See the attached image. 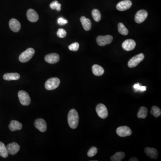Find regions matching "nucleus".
Listing matches in <instances>:
<instances>
[{
	"label": "nucleus",
	"mask_w": 161,
	"mask_h": 161,
	"mask_svg": "<svg viewBox=\"0 0 161 161\" xmlns=\"http://www.w3.org/2000/svg\"><path fill=\"white\" fill-rule=\"evenodd\" d=\"M27 18L30 22L34 23L39 19V15L34 10L30 9L28 10L27 13Z\"/></svg>",
	"instance_id": "obj_17"
},
{
	"label": "nucleus",
	"mask_w": 161,
	"mask_h": 161,
	"mask_svg": "<svg viewBox=\"0 0 161 161\" xmlns=\"http://www.w3.org/2000/svg\"><path fill=\"white\" fill-rule=\"evenodd\" d=\"M79 117L78 114L75 109L70 110L68 115V121L69 127L72 129H75L78 125Z\"/></svg>",
	"instance_id": "obj_1"
},
{
	"label": "nucleus",
	"mask_w": 161,
	"mask_h": 161,
	"mask_svg": "<svg viewBox=\"0 0 161 161\" xmlns=\"http://www.w3.org/2000/svg\"><path fill=\"white\" fill-rule=\"evenodd\" d=\"M138 158H137L136 157H133L132 158H131L130 159H129V161H138Z\"/></svg>",
	"instance_id": "obj_34"
},
{
	"label": "nucleus",
	"mask_w": 161,
	"mask_h": 161,
	"mask_svg": "<svg viewBox=\"0 0 161 161\" xmlns=\"http://www.w3.org/2000/svg\"><path fill=\"white\" fill-rule=\"evenodd\" d=\"M96 111L98 116L102 119H106L108 116V112L107 108L102 103L98 104L96 107Z\"/></svg>",
	"instance_id": "obj_7"
},
{
	"label": "nucleus",
	"mask_w": 161,
	"mask_h": 161,
	"mask_svg": "<svg viewBox=\"0 0 161 161\" xmlns=\"http://www.w3.org/2000/svg\"><path fill=\"white\" fill-rule=\"evenodd\" d=\"M98 152V149L95 147H93L89 149L87 152V155L89 157H92L95 156Z\"/></svg>",
	"instance_id": "obj_29"
},
{
	"label": "nucleus",
	"mask_w": 161,
	"mask_h": 161,
	"mask_svg": "<svg viewBox=\"0 0 161 161\" xmlns=\"http://www.w3.org/2000/svg\"><path fill=\"white\" fill-rule=\"evenodd\" d=\"M136 42L133 39H128L125 40L122 44V47L127 51H130L134 49L136 47Z\"/></svg>",
	"instance_id": "obj_13"
},
{
	"label": "nucleus",
	"mask_w": 161,
	"mask_h": 161,
	"mask_svg": "<svg viewBox=\"0 0 161 161\" xmlns=\"http://www.w3.org/2000/svg\"><path fill=\"white\" fill-rule=\"evenodd\" d=\"M20 78L18 73H7L3 76V79L6 80H18Z\"/></svg>",
	"instance_id": "obj_20"
},
{
	"label": "nucleus",
	"mask_w": 161,
	"mask_h": 161,
	"mask_svg": "<svg viewBox=\"0 0 161 161\" xmlns=\"http://www.w3.org/2000/svg\"><path fill=\"white\" fill-rule=\"evenodd\" d=\"M60 84V80L58 78H51L47 80L45 83V87L47 90H53L57 88Z\"/></svg>",
	"instance_id": "obj_3"
},
{
	"label": "nucleus",
	"mask_w": 161,
	"mask_h": 161,
	"mask_svg": "<svg viewBox=\"0 0 161 161\" xmlns=\"http://www.w3.org/2000/svg\"><path fill=\"white\" fill-rule=\"evenodd\" d=\"M144 58V56L143 53H140L136 55L129 61L128 64V66L131 68L136 67L140 62L142 61Z\"/></svg>",
	"instance_id": "obj_4"
},
{
	"label": "nucleus",
	"mask_w": 161,
	"mask_h": 161,
	"mask_svg": "<svg viewBox=\"0 0 161 161\" xmlns=\"http://www.w3.org/2000/svg\"><path fill=\"white\" fill-rule=\"evenodd\" d=\"M92 72L95 76H100L103 74L104 70L101 66L98 65H94L92 68Z\"/></svg>",
	"instance_id": "obj_21"
},
{
	"label": "nucleus",
	"mask_w": 161,
	"mask_h": 161,
	"mask_svg": "<svg viewBox=\"0 0 161 161\" xmlns=\"http://www.w3.org/2000/svg\"><path fill=\"white\" fill-rule=\"evenodd\" d=\"M9 26L10 29L15 32H19L21 29V24L17 19H11L10 20L9 22Z\"/></svg>",
	"instance_id": "obj_16"
},
{
	"label": "nucleus",
	"mask_w": 161,
	"mask_h": 161,
	"mask_svg": "<svg viewBox=\"0 0 161 161\" xmlns=\"http://www.w3.org/2000/svg\"><path fill=\"white\" fill-rule=\"evenodd\" d=\"M148 16V12L144 10H140L136 14L135 21L137 23H141L147 19Z\"/></svg>",
	"instance_id": "obj_9"
},
{
	"label": "nucleus",
	"mask_w": 161,
	"mask_h": 161,
	"mask_svg": "<svg viewBox=\"0 0 161 161\" xmlns=\"http://www.w3.org/2000/svg\"><path fill=\"white\" fill-rule=\"evenodd\" d=\"M148 109L145 107H142L140 108L137 116L139 119H145L147 116Z\"/></svg>",
	"instance_id": "obj_22"
},
{
	"label": "nucleus",
	"mask_w": 161,
	"mask_h": 161,
	"mask_svg": "<svg viewBox=\"0 0 161 161\" xmlns=\"http://www.w3.org/2000/svg\"><path fill=\"white\" fill-rule=\"evenodd\" d=\"M22 124L16 120L11 121L9 125V129L11 131L14 132L16 130H20L22 129Z\"/></svg>",
	"instance_id": "obj_19"
},
{
	"label": "nucleus",
	"mask_w": 161,
	"mask_h": 161,
	"mask_svg": "<svg viewBox=\"0 0 161 161\" xmlns=\"http://www.w3.org/2000/svg\"><path fill=\"white\" fill-rule=\"evenodd\" d=\"M57 22H58V24L61 25V26L65 25L68 23L67 20L65 19L64 18H61V17L58 19Z\"/></svg>",
	"instance_id": "obj_33"
},
{
	"label": "nucleus",
	"mask_w": 161,
	"mask_h": 161,
	"mask_svg": "<svg viewBox=\"0 0 161 161\" xmlns=\"http://www.w3.org/2000/svg\"><path fill=\"white\" fill-rule=\"evenodd\" d=\"M132 6V1L130 0H124L119 2L116 8L120 11H125L129 9Z\"/></svg>",
	"instance_id": "obj_10"
},
{
	"label": "nucleus",
	"mask_w": 161,
	"mask_h": 161,
	"mask_svg": "<svg viewBox=\"0 0 161 161\" xmlns=\"http://www.w3.org/2000/svg\"><path fill=\"white\" fill-rule=\"evenodd\" d=\"M66 34H67V32L64 29H59L57 31V36L61 38H64L66 36Z\"/></svg>",
	"instance_id": "obj_32"
},
{
	"label": "nucleus",
	"mask_w": 161,
	"mask_h": 161,
	"mask_svg": "<svg viewBox=\"0 0 161 161\" xmlns=\"http://www.w3.org/2000/svg\"><path fill=\"white\" fill-rule=\"evenodd\" d=\"M61 4L59 3L57 1H54L50 4V7L52 10H56L60 11L61 10Z\"/></svg>",
	"instance_id": "obj_28"
},
{
	"label": "nucleus",
	"mask_w": 161,
	"mask_h": 161,
	"mask_svg": "<svg viewBox=\"0 0 161 161\" xmlns=\"http://www.w3.org/2000/svg\"><path fill=\"white\" fill-rule=\"evenodd\" d=\"M113 37L111 35L105 36H98L96 39L98 44L100 46H104L107 44H109L112 42Z\"/></svg>",
	"instance_id": "obj_6"
},
{
	"label": "nucleus",
	"mask_w": 161,
	"mask_h": 161,
	"mask_svg": "<svg viewBox=\"0 0 161 161\" xmlns=\"http://www.w3.org/2000/svg\"><path fill=\"white\" fill-rule=\"evenodd\" d=\"M8 153L10 155L16 154L20 149V146L17 143L13 142L8 144L6 147Z\"/></svg>",
	"instance_id": "obj_14"
},
{
	"label": "nucleus",
	"mask_w": 161,
	"mask_h": 161,
	"mask_svg": "<svg viewBox=\"0 0 161 161\" xmlns=\"http://www.w3.org/2000/svg\"><path fill=\"white\" fill-rule=\"evenodd\" d=\"M125 153L123 152L116 153L111 158V160L112 161H120L125 157Z\"/></svg>",
	"instance_id": "obj_23"
},
{
	"label": "nucleus",
	"mask_w": 161,
	"mask_h": 161,
	"mask_svg": "<svg viewBox=\"0 0 161 161\" xmlns=\"http://www.w3.org/2000/svg\"><path fill=\"white\" fill-rule=\"evenodd\" d=\"M18 97L20 103L23 106H28L31 103V98L27 92L20 90L18 93Z\"/></svg>",
	"instance_id": "obj_5"
},
{
	"label": "nucleus",
	"mask_w": 161,
	"mask_h": 161,
	"mask_svg": "<svg viewBox=\"0 0 161 161\" xmlns=\"http://www.w3.org/2000/svg\"><path fill=\"white\" fill-rule=\"evenodd\" d=\"M8 154L9 153L6 145L3 142H0V156L6 158L8 156Z\"/></svg>",
	"instance_id": "obj_24"
},
{
	"label": "nucleus",
	"mask_w": 161,
	"mask_h": 161,
	"mask_svg": "<svg viewBox=\"0 0 161 161\" xmlns=\"http://www.w3.org/2000/svg\"><path fill=\"white\" fill-rule=\"evenodd\" d=\"M144 152L147 156L151 159H156L158 158V153L156 149L150 147L145 148Z\"/></svg>",
	"instance_id": "obj_15"
},
{
	"label": "nucleus",
	"mask_w": 161,
	"mask_h": 161,
	"mask_svg": "<svg viewBox=\"0 0 161 161\" xmlns=\"http://www.w3.org/2000/svg\"><path fill=\"white\" fill-rule=\"evenodd\" d=\"M35 53L34 49L32 48H28L23 53H21L19 57V60L22 63H26L32 59Z\"/></svg>",
	"instance_id": "obj_2"
},
{
	"label": "nucleus",
	"mask_w": 161,
	"mask_h": 161,
	"mask_svg": "<svg viewBox=\"0 0 161 161\" xmlns=\"http://www.w3.org/2000/svg\"><path fill=\"white\" fill-rule=\"evenodd\" d=\"M92 15L94 19L96 22H98L101 19V15L99 10L97 9H94L92 11Z\"/></svg>",
	"instance_id": "obj_26"
},
{
	"label": "nucleus",
	"mask_w": 161,
	"mask_h": 161,
	"mask_svg": "<svg viewBox=\"0 0 161 161\" xmlns=\"http://www.w3.org/2000/svg\"><path fill=\"white\" fill-rule=\"evenodd\" d=\"M118 31L120 34L124 36H127L129 33V31L122 23H119L118 25Z\"/></svg>",
	"instance_id": "obj_25"
},
{
	"label": "nucleus",
	"mask_w": 161,
	"mask_h": 161,
	"mask_svg": "<svg viewBox=\"0 0 161 161\" xmlns=\"http://www.w3.org/2000/svg\"><path fill=\"white\" fill-rule=\"evenodd\" d=\"M45 60L49 64H56L60 61V56L57 53H51L45 56Z\"/></svg>",
	"instance_id": "obj_12"
},
{
	"label": "nucleus",
	"mask_w": 161,
	"mask_h": 161,
	"mask_svg": "<svg viewBox=\"0 0 161 161\" xmlns=\"http://www.w3.org/2000/svg\"><path fill=\"white\" fill-rule=\"evenodd\" d=\"M80 21L82 23L83 28L86 31H89L92 28V22L90 19H87L85 16H82L80 19Z\"/></svg>",
	"instance_id": "obj_18"
},
{
	"label": "nucleus",
	"mask_w": 161,
	"mask_h": 161,
	"mask_svg": "<svg viewBox=\"0 0 161 161\" xmlns=\"http://www.w3.org/2000/svg\"><path fill=\"white\" fill-rule=\"evenodd\" d=\"M116 133L120 137H126L132 135V130L128 126H123L118 127L116 131Z\"/></svg>",
	"instance_id": "obj_8"
},
{
	"label": "nucleus",
	"mask_w": 161,
	"mask_h": 161,
	"mask_svg": "<svg viewBox=\"0 0 161 161\" xmlns=\"http://www.w3.org/2000/svg\"><path fill=\"white\" fill-rule=\"evenodd\" d=\"M133 88L135 90L136 92H144L147 90V87L145 86H141L139 83L136 84L134 85Z\"/></svg>",
	"instance_id": "obj_30"
},
{
	"label": "nucleus",
	"mask_w": 161,
	"mask_h": 161,
	"mask_svg": "<svg viewBox=\"0 0 161 161\" xmlns=\"http://www.w3.org/2000/svg\"><path fill=\"white\" fill-rule=\"evenodd\" d=\"M79 44L78 43L75 42L70 44L69 46V48L70 51L76 52L78 50Z\"/></svg>",
	"instance_id": "obj_31"
},
{
	"label": "nucleus",
	"mask_w": 161,
	"mask_h": 161,
	"mask_svg": "<svg viewBox=\"0 0 161 161\" xmlns=\"http://www.w3.org/2000/svg\"><path fill=\"white\" fill-rule=\"evenodd\" d=\"M34 126L37 129L41 132H45L47 128L46 122L42 119H37L34 122Z\"/></svg>",
	"instance_id": "obj_11"
},
{
	"label": "nucleus",
	"mask_w": 161,
	"mask_h": 161,
	"mask_svg": "<svg viewBox=\"0 0 161 161\" xmlns=\"http://www.w3.org/2000/svg\"><path fill=\"white\" fill-rule=\"evenodd\" d=\"M150 113L155 117H158L161 115V109L158 107L154 106L152 107Z\"/></svg>",
	"instance_id": "obj_27"
}]
</instances>
